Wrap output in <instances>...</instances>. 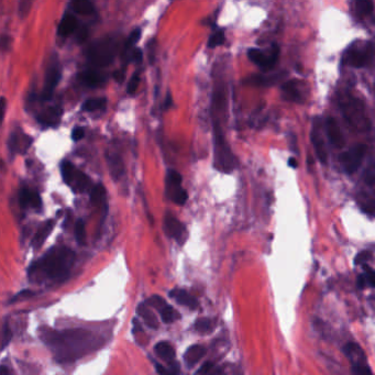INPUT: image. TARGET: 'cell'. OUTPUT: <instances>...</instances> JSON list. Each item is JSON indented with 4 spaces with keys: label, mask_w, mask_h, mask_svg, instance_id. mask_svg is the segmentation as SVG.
I'll return each mask as SVG.
<instances>
[{
    "label": "cell",
    "mask_w": 375,
    "mask_h": 375,
    "mask_svg": "<svg viewBox=\"0 0 375 375\" xmlns=\"http://www.w3.org/2000/svg\"><path fill=\"white\" fill-rule=\"evenodd\" d=\"M138 314L142 317V318H143L145 324L148 327L152 329L159 328V321H158L157 316L154 315V313L145 305V304H141V305L138 307Z\"/></svg>",
    "instance_id": "22"
},
{
    "label": "cell",
    "mask_w": 375,
    "mask_h": 375,
    "mask_svg": "<svg viewBox=\"0 0 375 375\" xmlns=\"http://www.w3.org/2000/svg\"><path fill=\"white\" fill-rule=\"evenodd\" d=\"M195 329L200 333H209L213 329V321L209 318H199L195 324Z\"/></svg>",
    "instance_id": "36"
},
{
    "label": "cell",
    "mask_w": 375,
    "mask_h": 375,
    "mask_svg": "<svg viewBox=\"0 0 375 375\" xmlns=\"http://www.w3.org/2000/svg\"><path fill=\"white\" fill-rule=\"evenodd\" d=\"M142 59H143V53H142V50L139 48H135L132 51V60L137 63L142 62Z\"/></svg>",
    "instance_id": "52"
},
{
    "label": "cell",
    "mask_w": 375,
    "mask_h": 375,
    "mask_svg": "<svg viewBox=\"0 0 375 375\" xmlns=\"http://www.w3.org/2000/svg\"><path fill=\"white\" fill-rule=\"evenodd\" d=\"M215 367V365H213L212 362L208 361V362H205V363L203 364V366L199 368V370L197 371L196 375H208L209 372L212 370V368Z\"/></svg>",
    "instance_id": "49"
},
{
    "label": "cell",
    "mask_w": 375,
    "mask_h": 375,
    "mask_svg": "<svg viewBox=\"0 0 375 375\" xmlns=\"http://www.w3.org/2000/svg\"><path fill=\"white\" fill-rule=\"evenodd\" d=\"M282 95L284 99L293 101V102H301L302 101V94L299 92V88L297 84L293 81L286 82L282 85Z\"/></svg>",
    "instance_id": "16"
},
{
    "label": "cell",
    "mask_w": 375,
    "mask_h": 375,
    "mask_svg": "<svg viewBox=\"0 0 375 375\" xmlns=\"http://www.w3.org/2000/svg\"><path fill=\"white\" fill-rule=\"evenodd\" d=\"M114 77H115V80L117 81L118 83H122V82L125 81V72L122 69L116 70V72L114 73Z\"/></svg>",
    "instance_id": "53"
},
{
    "label": "cell",
    "mask_w": 375,
    "mask_h": 375,
    "mask_svg": "<svg viewBox=\"0 0 375 375\" xmlns=\"http://www.w3.org/2000/svg\"><path fill=\"white\" fill-rule=\"evenodd\" d=\"M84 135H85V130H84V128L76 127L72 132V139L74 141H80L84 138Z\"/></svg>",
    "instance_id": "51"
},
{
    "label": "cell",
    "mask_w": 375,
    "mask_h": 375,
    "mask_svg": "<svg viewBox=\"0 0 375 375\" xmlns=\"http://www.w3.org/2000/svg\"><path fill=\"white\" fill-rule=\"evenodd\" d=\"M170 296L173 299H175L178 304H180V305L189 307L192 310L197 309L199 306L198 301L195 298V297H193L191 294L187 293L184 289H179V288L173 289L171 290Z\"/></svg>",
    "instance_id": "13"
},
{
    "label": "cell",
    "mask_w": 375,
    "mask_h": 375,
    "mask_svg": "<svg viewBox=\"0 0 375 375\" xmlns=\"http://www.w3.org/2000/svg\"><path fill=\"white\" fill-rule=\"evenodd\" d=\"M364 182L367 185H374L375 184V162L372 163L371 165H368L366 171L364 172Z\"/></svg>",
    "instance_id": "42"
},
{
    "label": "cell",
    "mask_w": 375,
    "mask_h": 375,
    "mask_svg": "<svg viewBox=\"0 0 375 375\" xmlns=\"http://www.w3.org/2000/svg\"><path fill=\"white\" fill-rule=\"evenodd\" d=\"M312 143L314 145L317 158L321 163H326L328 159V153L324 138L321 135V127L317 119H315L312 129Z\"/></svg>",
    "instance_id": "11"
},
{
    "label": "cell",
    "mask_w": 375,
    "mask_h": 375,
    "mask_svg": "<svg viewBox=\"0 0 375 375\" xmlns=\"http://www.w3.org/2000/svg\"><path fill=\"white\" fill-rule=\"evenodd\" d=\"M365 152L366 146L364 144H357L340 155L339 160L346 173L353 174L359 169L362 164V161H363Z\"/></svg>",
    "instance_id": "6"
},
{
    "label": "cell",
    "mask_w": 375,
    "mask_h": 375,
    "mask_svg": "<svg viewBox=\"0 0 375 375\" xmlns=\"http://www.w3.org/2000/svg\"><path fill=\"white\" fill-rule=\"evenodd\" d=\"M167 182L175 185H180L183 182V177L177 171L169 170L167 171Z\"/></svg>",
    "instance_id": "43"
},
{
    "label": "cell",
    "mask_w": 375,
    "mask_h": 375,
    "mask_svg": "<svg viewBox=\"0 0 375 375\" xmlns=\"http://www.w3.org/2000/svg\"><path fill=\"white\" fill-rule=\"evenodd\" d=\"M30 197H31V191L28 189H22L19 193V204L22 209L27 208L30 206Z\"/></svg>",
    "instance_id": "39"
},
{
    "label": "cell",
    "mask_w": 375,
    "mask_h": 375,
    "mask_svg": "<svg viewBox=\"0 0 375 375\" xmlns=\"http://www.w3.org/2000/svg\"><path fill=\"white\" fill-rule=\"evenodd\" d=\"M363 275L365 277L366 284H370L371 286L375 287V271H373V270L367 268L365 274H363Z\"/></svg>",
    "instance_id": "50"
},
{
    "label": "cell",
    "mask_w": 375,
    "mask_h": 375,
    "mask_svg": "<svg viewBox=\"0 0 375 375\" xmlns=\"http://www.w3.org/2000/svg\"><path fill=\"white\" fill-rule=\"evenodd\" d=\"M166 192L167 196H169L176 205L182 206L187 202V199H189V194H187V192L184 189L180 187V185H175L167 182Z\"/></svg>",
    "instance_id": "15"
},
{
    "label": "cell",
    "mask_w": 375,
    "mask_h": 375,
    "mask_svg": "<svg viewBox=\"0 0 375 375\" xmlns=\"http://www.w3.org/2000/svg\"><path fill=\"white\" fill-rule=\"evenodd\" d=\"M213 131H215V166L219 171L229 173L236 169V158L226 142L221 127L218 122H215Z\"/></svg>",
    "instance_id": "4"
},
{
    "label": "cell",
    "mask_w": 375,
    "mask_h": 375,
    "mask_svg": "<svg viewBox=\"0 0 375 375\" xmlns=\"http://www.w3.org/2000/svg\"><path fill=\"white\" fill-rule=\"evenodd\" d=\"M248 56L257 66H260L263 69H271L276 65L277 61H279L280 49L275 43L271 48L269 54L258 49H250Z\"/></svg>",
    "instance_id": "7"
},
{
    "label": "cell",
    "mask_w": 375,
    "mask_h": 375,
    "mask_svg": "<svg viewBox=\"0 0 375 375\" xmlns=\"http://www.w3.org/2000/svg\"><path fill=\"white\" fill-rule=\"evenodd\" d=\"M171 106H172V97L169 94V96L166 97V100H165V108L167 109V108H170Z\"/></svg>",
    "instance_id": "56"
},
{
    "label": "cell",
    "mask_w": 375,
    "mask_h": 375,
    "mask_svg": "<svg viewBox=\"0 0 375 375\" xmlns=\"http://www.w3.org/2000/svg\"><path fill=\"white\" fill-rule=\"evenodd\" d=\"M164 229L166 235L173 239H175L179 244H183L184 241L186 240L185 227L178 219L172 216L171 213H166V216L164 218Z\"/></svg>",
    "instance_id": "10"
},
{
    "label": "cell",
    "mask_w": 375,
    "mask_h": 375,
    "mask_svg": "<svg viewBox=\"0 0 375 375\" xmlns=\"http://www.w3.org/2000/svg\"><path fill=\"white\" fill-rule=\"evenodd\" d=\"M105 80H106V77L102 74L95 72V70H92V69L85 70V72H83L81 74V81L85 84L86 86H89V87L98 86L100 85V84L105 82Z\"/></svg>",
    "instance_id": "20"
},
{
    "label": "cell",
    "mask_w": 375,
    "mask_h": 375,
    "mask_svg": "<svg viewBox=\"0 0 375 375\" xmlns=\"http://www.w3.org/2000/svg\"><path fill=\"white\" fill-rule=\"evenodd\" d=\"M88 184H89V178H88L86 174L83 173L82 171H77L76 174H75L73 183L70 186L73 187V190L75 192L83 193V192L86 191Z\"/></svg>",
    "instance_id": "26"
},
{
    "label": "cell",
    "mask_w": 375,
    "mask_h": 375,
    "mask_svg": "<svg viewBox=\"0 0 375 375\" xmlns=\"http://www.w3.org/2000/svg\"><path fill=\"white\" fill-rule=\"evenodd\" d=\"M371 258H372L371 252L363 251V252H361V253H359L357 255V257H355V263H357V264H365V263L370 261Z\"/></svg>",
    "instance_id": "48"
},
{
    "label": "cell",
    "mask_w": 375,
    "mask_h": 375,
    "mask_svg": "<svg viewBox=\"0 0 375 375\" xmlns=\"http://www.w3.org/2000/svg\"><path fill=\"white\" fill-rule=\"evenodd\" d=\"M31 6H32V2H29V0H25V2H21L20 4H19V9H18L19 16H20L21 18L27 16L29 14Z\"/></svg>",
    "instance_id": "47"
},
{
    "label": "cell",
    "mask_w": 375,
    "mask_h": 375,
    "mask_svg": "<svg viewBox=\"0 0 375 375\" xmlns=\"http://www.w3.org/2000/svg\"><path fill=\"white\" fill-rule=\"evenodd\" d=\"M31 143H32V139L29 137V135H24L23 139H20L19 138V135L14 133V134H11V137L9 139V146H10L11 151H19L21 144L23 146V151H25L31 145Z\"/></svg>",
    "instance_id": "25"
},
{
    "label": "cell",
    "mask_w": 375,
    "mask_h": 375,
    "mask_svg": "<svg viewBox=\"0 0 375 375\" xmlns=\"http://www.w3.org/2000/svg\"><path fill=\"white\" fill-rule=\"evenodd\" d=\"M61 115H62L61 109L53 107V108L48 109V110L45 113H43L41 115V117L39 118V120H40V122H42V124L53 126V125L57 124V122L60 121Z\"/></svg>",
    "instance_id": "23"
},
{
    "label": "cell",
    "mask_w": 375,
    "mask_h": 375,
    "mask_svg": "<svg viewBox=\"0 0 375 375\" xmlns=\"http://www.w3.org/2000/svg\"><path fill=\"white\" fill-rule=\"evenodd\" d=\"M72 8L77 14L87 16L94 11V5L88 0H75L72 3Z\"/></svg>",
    "instance_id": "28"
},
{
    "label": "cell",
    "mask_w": 375,
    "mask_h": 375,
    "mask_svg": "<svg viewBox=\"0 0 375 375\" xmlns=\"http://www.w3.org/2000/svg\"><path fill=\"white\" fill-rule=\"evenodd\" d=\"M154 350L155 353H157L161 359L169 362V363H172V362L175 360V350H174V348L169 344V342L166 341L159 342V344L155 346Z\"/></svg>",
    "instance_id": "19"
},
{
    "label": "cell",
    "mask_w": 375,
    "mask_h": 375,
    "mask_svg": "<svg viewBox=\"0 0 375 375\" xmlns=\"http://www.w3.org/2000/svg\"><path fill=\"white\" fill-rule=\"evenodd\" d=\"M117 53V43L105 38L94 42L87 49V59L95 67H105L110 64Z\"/></svg>",
    "instance_id": "5"
},
{
    "label": "cell",
    "mask_w": 375,
    "mask_h": 375,
    "mask_svg": "<svg viewBox=\"0 0 375 375\" xmlns=\"http://www.w3.org/2000/svg\"><path fill=\"white\" fill-rule=\"evenodd\" d=\"M160 313H161V317H162V320L165 322V324H171V322L180 318V315L178 314L177 310H175L170 305H166Z\"/></svg>",
    "instance_id": "30"
},
{
    "label": "cell",
    "mask_w": 375,
    "mask_h": 375,
    "mask_svg": "<svg viewBox=\"0 0 375 375\" xmlns=\"http://www.w3.org/2000/svg\"><path fill=\"white\" fill-rule=\"evenodd\" d=\"M139 84H140V76H139V73H135L128 84V88H127L128 94H130V95L134 94L135 90H137L139 86Z\"/></svg>",
    "instance_id": "45"
},
{
    "label": "cell",
    "mask_w": 375,
    "mask_h": 375,
    "mask_svg": "<svg viewBox=\"0 0 375 375\" xmlns=\"http://www.w3.org/2000/svg\"><path fill=\"white\" fill-rule=\"evenodd\" d=\"M280 75H274V76H254L250 79V84H253V85L257 86H269V85H273V84L279 81Z\"/></svg>",
    "instance_id": "31"
},
{
    "label": "cell",
    "mask_w": 375,
    "mask_h": 375,
    "mask_svg": "<svg viewBox=\"0 0 375 375\" xmlns=\"http://www.w3.org/2000/svg\"><path fill=\"white\" fill-rule=\"evenodd\" d=\"M205 354L206 348L204 346L195 345L187 349V351L184 354V360L186 362V364L192 367L196 363H198V362L205 357Z\"/></svg>",
    "instance_id": "14"
},
{
    "label": "cell",
    "mask_w": 375,
    "mask_h": 375,
    "mask_svg": "<svg viewBox=\"0 0 375 375\" xmlns=\"http://www.w3.org/2000/svg\"><path fill=\"white\" fill-rule=\"evenodd\" d=\"M30 206L32 208L40 209L42 207V199L40 195L36 192L31 191V197H30Z\"/></svg>",
    "instance_id": "46"
},
{
    "label": "cell",
    "mask_w": 375,
    "mask_h": 375,
    "mask_svg": "<svg viewBox=\"0 0 375 375\" xmlns=\"http://www.w3.org/2000/svg\"><path fill=\"white\" fill-rule=\"evenodd\" d=\"M77 28V20L74 16L70 14H65L63 16L62 20L59 24V29H57V33L61 36H68L72 34Z\"/></svg>",
    "instance_id": "17"
},
{
    "label": "cell",
    "mask_w": 375,
    "mask_h": 375,
    "mask_svg": "<svg viewBox=\"0 0 375 375\" xmlns=\"http://www.w3.org/2000/svg\"><path fill=\"white\" fill-rule=\"evenodd\" d=\"M53 228H54V221L48 220L40 229L38 230V232L33 238V241H32V244H33V247L35 249H40L42 247V244L44 243L45 240H47L52 230H53Z\"/></svg>",
    "instance_id": "18"
},
{
    "label": "cell",
    "mask_w": 375,
    "mask_h": 375,
    "mask_svg": "<svg viewBox=\"0 0 375 375\" xmlns=\"http://www.w3.org/2000/svg\"><path fill=\"white\" fill-rule=\"evenodd\" d=\"M326 132L329 141L334 147L342 148L345 146L346 141L344 134H342L338 122L334 118L330 117L326 120Z\"/></svg>",
    "instance_id": "12"
},
{
    "label": "cell",
    "mask_w": 375,
    "mask_h": 375,
    "mask_svg": "<svg viewBox=\"0 0 375 375\" xmlns=\"http://www.w3.org/2000/svg\"><path fill=\"white\" fill-rule=\"evenodd\" d=\"M354 6L355 11L360 16H370L374 11V4L372 2H367V0H358V2H355Z\"/></svg>",
    "instance_id": "29"
},
{
    "label": "cell",
    "mask_w": 375,
    "mask_h": 375,
    "mask_svg": "<svg viewBox=\"0 0 375 375\" xmlns=\"http://www.w3.org/2000/svg\"><path fill=\"white\" fill-rule=\"evenodd\" d=\"M352 371L354 375H373L371 368L368 367L367 364H365V362L354 364L352 367Z\"/></svg>",
    "instance_id": "41"
},
{
    "label": "cell",
    "mask_w": 375,
    "mask_h": 375,
    "mask_svg": "<svg viewBox=\"0 0 375 375\" xmlns=\"http://www.w3.org/2000/svg\"><path fill=\"white\" fill-rule=\"evenodd\" d=\"M147 303H148V305H150L151 307H154L155 309L160 310V312H161V310H162V309L167 305V304H166V302H165V299L163 298V297H161V296H159V295H154V296H152L151 298L147 301Z\"/></svg>",
    "instance_id": "40"
},
{
    "label": "cell",
    "mask_w": 375,
    "mask_h": 375,
    "mask_svg": "<svg viewBox=\"0 0 375 375\" xmlns=\"http://www.w3.org/2000/svg\"><path fill=\"white\" fill-rule=\"evenodd\" d=\"M339 107L345 119L353 130L366 132L371 129V122L368 120L364 103L350 93H344L339 97Z\"/></svg>",
    "instance_id": "3"
},
{
    "label": "cell",
    "mask_w": 375,
    "mask_h": 375,
    "mask_svg": "<svg viewBox=\"0 0 375 375\" xmlns=\"http://www.w3.org/2000/svg\"><path fill=\"white\" fill-rule=\"evenodd\" d=\"M106 105V99L105 98H94V99H88L83 105V109L85 111H96L99 109L103 108Z\"/></svg>",
    "instance_id": "33"
},
{
    "label": "cell",
    "mask_w": 375,
    "mask_h": 375,
    "mask_svg": "<svg viewBox=\"0 0 375 375\" xmlns=\"http://www.w3.org/2000/svg\"><path fill=\"white\" fill-rule=\"evenodd\" d=\"M74 262V251L66 247H56L49 250L40 261L32 265L29 274L42 271L50 280L60 283L67 279Z\"/></svg>",
    "instance_id": "2"
},
{
    "label": "cell",
    "mask_w": 375,
    "mask_h": 375,
    "mask_svg": "<svg viewBox=\"0 0 375 375\" xmlns=\"http://www.w3.org/2000/svg\"><path fill=\"white\" fill-rule=\"evenodd\" d=\"M61 80V69L57 64H52L48 68L47 74H45V84L43 92L41 94V100H49L52 94H53L57 84Z\"/></svg>",
    "instance_id": "9"
},
{
    "label": "cell",
    "mask_w": 375,
    "mask_h": 375,
    "mask_svg": "<svg viewBox=\"0 0 375 375\" xmlns=\"http://www.w3.org/2000/svg\"><path fill=\"white\" fill-rule=\"evenodd\" d=\"M224 42V33L222 30H219L215 32L208 40V48H217L219 45H221Z\"/></svg>",
    "instance_id": "38"
},
{
    "label": "cell",
    "mask_w": 375,
    "mask_h": 375,
    "mask_svg": "<svg viewBox=\"0 0 375 375\" xmlns=\"http://www.w3.org/2000/svg\"><path fill=\"white\" fill-rule=\"evenodd\" d=\"M5 110H6V98L2 97V118L5 117Z\"/></svg>",
    "instance_id": "55"
},
{
    "label": "cell",
    "mask_w": 375,
    "mask_h": 375,
    "mask_svg": "<svg viewBox=\"0 0 375 375\" xmlns=\"http://www.w3.org/2000/svg\"><path fill=\"white\" fill-rule=\"evenodd\" d=\"M345 352L347 357L351 360L352 364H358L365 362V355L362 349L355 344H348L345 347Z\"/></svg>",
    "instance_id": "21"
},
{
    "label": "cell",
    "mask_w": 375,
    "mask_h": 375,
    "mask_svg": "<svg viewBox=\"0 0 375 375\" xmlns=\"http://www.w3.org/2000/svg\"><path fill=\"white\" fill-rule=\"evenodd\" d=\"M2 338H3V342H2V348L5 349L6 346H7L11 338H12V332H11V329L9 327L8 324H5L4 327H3V334H2Z\"/></svg>",
    "instance_id": "44"
},
{
    "label": "cell",
    "mask_w": 375,
    "mask_h": 375,
    "mask_svg": "<svg viewBox=\"0 0 375 375\" xmlns=\"http://www.w3.org/2000/svg\"><path fill=\"white\" fill-rule=\"evenodd\" d=\"M41 338L53 351L56 361L61 363L73 362L83 355L98 349L100 339L93 332L85 329H67L64 331L52 330L49 328L41 329Z\"/></svg>",
    "instance_id": "1"
},
{
    "label": "cell",
    "mask_w": 375,
    "mask_h": 375,
    "mask_svg": "<svg viewBox=\"0 0 375 375\" xmlns=\"http://www.w3.org/2000/svg\"><path fill=\"white\" fill-rule=\"evenodd\" d=\"M372 48L370 44L364 47H352L347 52V63L352 67H363L371 61Z\"/></svg>",
    "instance_id": "8"
},
{
    "label": "cell",
    "mask_w": 375,
    "mask_h": 375,
    "mask_svg": "<svg viewBox=\"0 0 375 375\" xmlns=\"http://www.w3.org/2000/svg\"><path fill=\"white\" fill-rule=\"evenodd\" d=\"M0 374H2V375H10L9 370L5 365L2 366V371H0Z\"/></svg>",
    "instance_id": "58"
},
{
    "label": "cell",
    "mask_w": 375,
    "mask_h": 375,
    "mask_svg": "<svg viewBox=\"0 0 375 375\" xmlns=\"http://www.w3.org/2000/svg\"><path fill=\"white\" fill-rule=\"evenodd\" d=\"M157 371L160 375H179L180 367L177 362H172L169 367H165L161 364H157Z\"/></svg>",
    "instance_id": "35"
},
{
    "label": "cell",
    "mask_w": 375,
    "mask_h": 375,
    "mask_svg": "<svg viewBox=\"0 0 375 375\" xmlns=\"http://www.w3.org/2000/svg\"><path fill=\"white\" fill-rule=\"evenodd\" d=\"M87 36V30L85 28H83L80 32H79V35H77V41H79L80 43L85 41V39Z\"/></svg>",
    "instance_id": "54"
},
{
    "label": "cell",
    "mask_w": 375,
    "mask_h": 375,
    "mask_svg": "<svg viewBox=\"0 0 375 375\" xmlns=\"http://www.w3.org/2000/svg\"><path fill=\"white\" fill-rule=\"evenodd\" d=\"M76 172H77V170L75 169L74 165L70 162H68V161H64V162L62 163V165H61L62 176H63L64 182L68 184L69 186L72 185V183H73Z\"/></svg>",
    "instance_id": "27"
},
{
    "label": "cell",
    "mask_w": 375,
    "mask_h": 375,
    "mask_svg": "<svg viewBox=\"0 0 375 375\" xmlns=\"http://www.w3.org/2000/svg\"><path fill=\"white\" fill-rule=\"evenodd\" d=\"M75 238L77 242H79L81 245H84L86 243V227H85V222H84L82 219L77 220L75 224Z\"/></svg>",
    "instance_id": "34"
},
{
    "label": "cell",
    "mask_w": 375,
    "mask_h": 375,
    "mask_svg": "<svg viewBox=\"0 0 375 375\" xmlns=\"http://www.w3.org/2000/svg\"><path fill=\"white\" fill-rule=\"evenodd\" d=\"M288 165L290 167H293V169H295V167H297V161L294 158H290L288 161Z\"/></svg>",
    "instance_id": "57"
},
{
    "label": "cell",
    "mask_w": 375,
    "mask_h": 375,
    "mask_svg": "<svg viewBox=\"0 0 375 375\" xmlns=\"http://www.w3.org/2000/svg\"><path fill=\"white\" fill-rule=\"evenodd\" d=\"M140 38H141V30H140L139 28L134 29V30L131 32V33H130V35H129V38H128V40H127L126 45H125L124 53H122V54H124V55L128 54L127 52H128L129 50H130V49L133 47V45L140 40Z\"/></svg>",
    "instance_id": "37"
},
{
    "label": "cell",
    "mask_w": 375,
    "mask_h": 375,
    "mask_svg": "<svg viewBox=\"0 0 375 375\" xmlns=\"http://www.w3.org/2000/svg\"><path fill=\"white\" fill-rule=\"evenodd\" d=\"M108 164L109 167H110L113 177L118 179L122 175V173H124V163H122L121 159L116 154L110 155V157H108Z\"/></svg>",
    "instance_id": "24"
},
{
    "label": "cell",
    "mask_w": 375,
    "mask_h": 375,
    "mask_svg": "<svg viewBox=\"0 0 375 375\" xmlns=\"http://www.w3.org/2000/svg\"><path fill=\"white\" fill-rule=\"evenodd\" d=\"M105 187H103L101 184L96 185L94 189L90 192V203L93 205H100L101 202L105 198Z\"/></svg>",
    "instance_id": "32"
}]
</instances>
